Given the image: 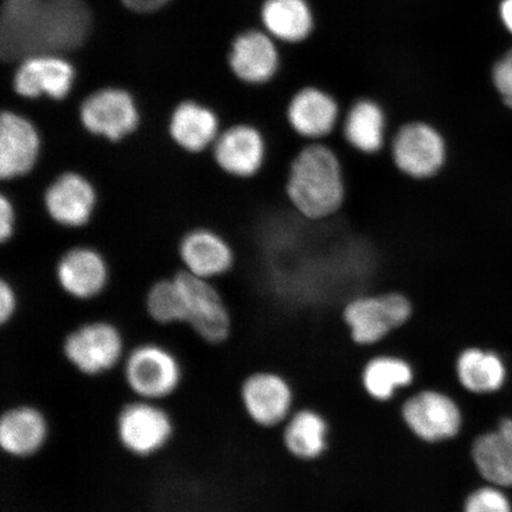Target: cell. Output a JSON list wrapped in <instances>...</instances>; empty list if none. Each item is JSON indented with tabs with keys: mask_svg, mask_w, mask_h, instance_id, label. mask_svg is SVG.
<instances>
[{
	"mask_svg": "<svg viewBox=\"0 0 512 512\" xmlns=\"http://www.w3.org/2000/svg\"><path fill=\"white\" fill-rule=\"evenodd\" d=\"M463 512H512V497L507 489L486 483L466 497Z\"/></svg>",
	"mask_w": 512,
	"mask_h": 512,
	"instance_id": "obj_29",
	"label": "cell"
},
{
	"mask_svg": "<svg viewBox=\"0 0 512 512\" xmlns=\"http://www.w3.org/2000/svg\"><path fill=\"white\" fill-rule=\"evenodd\" d=\"M492 82L504 105L512 110V50L492 68Z\"/></svg>",
	"mask_w": 512,
	"mask_h": 512,
	"instance_id": "obj_30",
	"label": "cell"
},
{
	"mask_svg": "<svg viewBox=\"0 0 512 512\" xmlns=\"http://www.w3.org/2000/svg\"><path fill=\"white\" fill-rule=\"evenodd\" d=\"M339 136L361 155L375 156L386 151L390 138L386 108L373 98H360L343 111Z\"/></svg>",
	"mask_w": 512,
	"mask_h": 512,
	"instance_id": "obj_15",
	"label": "cell"
},
{
	"mask_svg": "<svg viewBox=\"0 0 512 512\" xmlns=\"http://www.w3.org/2000/svg\"><path fill=\"white\" fill-rule=\"evenodd\" d=\"M72 64L57 55L42 54L27 57L14 76V89L25 99L41 96L55 101L66 99L74 86Z\"/></svg>",
	"mask_w": 512,
	"mask_h": 512,
	"instance_id": "obj_16",
	"label": "cell"
},
{
	"mask_svg": "<svg viewBox=\"0 0 512 512\" xmlns=\"http://www.w3.org/2000/svg\"><path fill=\"white\" fill-rule=\"evenodd\" d=\"M110 272L107 262L94 248L80 246L61 256L56 266V279L68 296L91 300L104 292Z\"/></svg>",
	"mask_w": 512,
	"mask_h": 512,
	"instance_id": "obj_19",
	"label": "cell"
},
{
	"mask_svg": "<svg viewBox=\"0 0 512 512\" xmlns=\"http://www.w3.org/2000/svg\"><path fill=\"white\" fill-rule=\"evenodd\" d=\"M146 311L160 325L187 323V306L175 277L162 279L146 294Z\"/></svg>",
	"mask_w": 512,
	"mask_h": 512,
	"instance_id": "obj_28",
	"label": "cell"
},
{
	"mask_svg": "<svg viewBox=\"0 0 512 512\" xmlns=\"http://www.w3.org/2000/svg\"><path fill=\"white\" fill-rule=\"evenodd\" d=\"M62 351L70 366L89 377L110 373L126 356L123 335L105 320L83 324L70 332Z\"/></svg>",
	"mask_w": 512,
	"mask_h": 512,
	"instance_id": "obj_6",
	"label": "cell"
},
{
	"mask_svg": "<svg viewBox=\"0 0 512 512\" xmlns=\"http://www.w3.org/2000/svg\"><path fill=\"white\" fill-rule=\"evenodd\" d=\"M414 317L411 298L398 291L364 293L349 300L342 319L354 342L373 345L393 331L403 328Z\"/></svg>",
	"mask_w": 512,
	"mask_h": 512,
	"instance_id": "obj_3",
	"label": "cell"
},
{
	"mask_svg": "<svg viewBox=\"0 0 512 512\" xmlns=\"http://www.w3.org/2000/svg\"><path fill=\"white\" fill-rule=\"evenodd\" d=\"M17 292L10 281H0V322L8 324L17 312Z\"/></svg>",
	"mask_w": 512,
	"mask_h": 512,
	"instance_id": "obj_32",
	"label": "cell"
},
{
	"mask_svg": "<svg viewBox=\"0 0 512 512\" xmlns=\"http://www.w3.org/2000/svg\"><path fill=\"white\" fill-rule=\"evenodd\" d=\"M42 150L41 134L24 115L5 111L0 117V177L3 181L28 175Z\"/></svg>",
	"mask_w": 512,
	"mask_h": 512,
	"instance_id": "obj_13",
	"label": "cell"
},
{
	"mask_svg": "<svg viewBox=\"0 0 512 512\" xmlns=\"http://www.w3.org/2000/svg\"><path fill=\"white\" fill-rule=\"evenodd\" d=\"M126 8L140 12V14H147V12L157 11L162 9L165 4L170 0H121Z\"/></svg>",
	"mask_w": 512,
	"mask_h": 512,
	"instance_id": "obj_33",
	"label": "cell"
},
{
	"mask_svg": "<svg viewBox=\"0 0 512 512\" xmlns=\"http://www.w3.org/2000/svg\"><path fill=\"white\" fill-rule=\"evenodd\" d=\"M43 203L55 223L64 228H81L92 220L98 195L89 179L69 171L48 185Z\"/></svg>",
	"mask_w": 512,
	"mask_h": 512,
	"instance_id": "obj_14",
	"label": "cell"
},
{
	"mask_svg": "<svg viewBox=\"0 0 512 512\" xmlns=\"http://www.w3.org/2000/svg\"><path fill=\"white\" fill-rule=\"evenodd\" d=\"M91 25L85 0H4L0 53L9 62L66 53L82 46Z\"/></svg>",
	"mask_w": 512,
	"mask_h": 512,
	"instance_id": "obj_1",
	"label": "cell"
},
{
	"mask_svg": "<svg viewBox=\"0 0 512 512\" xmlns=\"http://www.w3.org/2000/svg\"><path fill=\"white\" fill-rule=\"evenodd\" d=\"M328 440V424L322 415L306 409L288 420L284 431V443L288 451L300 459L310 460L325 451Z\"/></svg>",
	"mask_w": 512,
	"mask_h": 512,
	"instance_id": "obj_26",
	"label": "cell"
},
{
	"mask_svg": "<svg viewBox=\"0 0 512 512\" xmlns=\"http://www.w3.org/2000/svg\"><path fill=\"white\" fill-rule=\"evenodd\" d=\"M502 21L512 34V0H503L501 5Z\"/></svg>",
	"mask_w": 512,
	"mask_h": 512,
	"instance_id": "obj_34",
	"label": "cell"
},
{
	"mask_svg": "<svg viewBox=\"0 0 512 512\" xmlns=\"http://www.w3.org/2000/svg\"><path fill=\"white\" fill-rule=\"evenodd\" d=\"M49 432L47 416L40 409L12 407L0 419V447L12 458H30L47 444Z\"/></svg>",
	"mask_w": 512,
	"mask_h": 512,
	"instance_id": "obj_20",
	"label": "cell"
},
{
	"mask_svg": "<svg viewBox=\"0 0 512 512\" xmlns=\"http://www.w3.org/2000/svg\"><path fill=\"white\" fill-rule=\"evenodd\" d=\"M262 22L274 37L299 42L310 35L313 19L305 0H266Z\"/></svg>",
	"mask_w": 512,
	"mask_h": 512,
	"instance_id": "obj_25",
	"label": "cell"
},
{
	"mask_svg": "<svg viewBox=\"0 0 512 512\" xmlns=\"http://www.w3.org/2000/svg\"><path fill=\"white\" fill-rule=\"evenodd\" d=\"M458 381L472 394L491 395L501 392L509 381V367L501 354L491 349L467 348L458 356Z\"/></svg>",
	"mask_w": 512,
	"mask_h": 512,
	"instance_id": "obj_24",
	"label": "cell"
},
{
	"mask_svg": "<svg viewBox=\"0 0 512 512\" xmlns=\"http://www.w3.org/2000/svg\"><path fill=\"white\" fill-rule=\"evenodd\" d=\"M217 166L229 177L252 179L265 168L268 142L261 128L251 123H236L224 128L213 145Z\"/></svg>",
	"mask_w": 512,
	"mask_h": 512,
	"instance_id": "obj_10",
	"label": "cell"
},
{
	"mask_svg": "<svg viewBox=\"0 0 512 512\" xmlns=\"http://www.w3.org/2000/svg\"><path fill=\"white\" fill-rule=\"evenodd\" d=\"M174 277L182 288L190 328L204 342L219 344L226 341L232 330V318L221 293L210 280L195 277L185 270Z\"/></svg>",
	"mask_w": 512,
	"mask_h": 512,
	"instance_id": "obj_8",
	"label": "cell"
},
{
	"mask_svg": "<svg viewBox=\"0 0 512 512\" xmlns=\"http://www.w3.org/2000/svg\"><path fill=\"white\" fill-rule=\"evenodd\" d=\"M17 226V214L11 198L2 195L0 197V241L10 242L14 238Z\"/></svg>",
	"mask_w": 512,
	"mask_h": 512,
	"instance_id": "obj_31",
	"label": "cell"
},
{
	"mask_svg": "<svg viewBox=\"0 0 512 512\" xmlns=\"http://www.w3.org/2000/svg\"><path fill=\"white\" fill-rule=\"evenodd\" d=\"M80 121L93 136L115 143L137 130L140 115L130 93L120 88H104L82 102Z\"/></svg>",
	"mask_w": 512,
	"mask_h": 512,
	"instance_id": "obj_9",
	"label": "cell"
},
{
	"mask_svg": "<svg viewBox=\"0 0 512 512\" xmlns=\"http://www.w3.org/2000/svg\"><path fill=\"white\" fill-rule=\"evenodd\" d=\"M128 389L138 399L159 402L174 395L183 380V369L174 352L156 343L132 349L123 362Z\"/></svg>",
	"mask_w": 512,
	"mask_h": 512,
	"instance_id": "obj_5",
	"label": "cell"
},
{
	"mask_svg": "<svg viewBox=\"0 0 512 512\" xmlns=\"http://www.w3.org/2000/svg\"><path fill=\"white\" fill-rule=\"evenodd\" d=\"M387 150L396 169L415 181L439 176L448 160V144L443 132L424 120L401 125L390 136Z\"/></svg>",
	"mask_w": 512,
	"mask_h": 512,
	"instance_id": "obj_4",
	"label": "cell"
},
{
	"mask_svg": "<svg viewBox=\"0 0 512 512\" xmlns=\"http://www.w3.org/2000/svg\"><path fill=\"white\" fill-rule=\"evenodd\" d=\"M179 258L185 271L211 280L233 271L236 252L227 239L207 228H196L179 242Z\"/></svg>",
	"mask_w": 512,
	"mask_h": 512,
	"instance_id": "obj_18",
	"label": "cell"
},
{
	"mask_svg": "<svg viewBox=\"0 0 512 512\" xmlns=\"http://www.w3.org/2000/svg\"><path fill=\"white\" fill-rule=\"evenodd\" d=\"M286 195L306 219L326 220L338 214L347 197V178L334 147L328 142L307 143L288 169Z\"/></svg>",
	"mask_w": 512,
	"mask_h": 512,
	"instance_id": "obj_2",
	"label": "cell"
},
{
	"mask_svg": "<svg viewBox=\"0 0 512 512\" xmlns=\"http://www.w3.org/2000/svg\"><path fill=\"white\" fill-rule=\"evenodd\" d=\"M343 110L334 94L317 86L299 88L286 107L293 132L306 142H325L341 125Z\"/></svg>",
	"mask_w": 512,
	"mask_h": 512,
	"instance_id": "obj_11",
	"label": "cell"
},
{
	"mask_svg": "<svg viewBox=\"0 0 512 512\" xmlns=\"http://www.w3.org/2000/svg\"><path fill=\"white\" fill-rule=\"evenodd\" d=\"M241 401L249 419L261 427L284 422L292 408V389L283 377L273 373H255L242 383Z\"/></svg>",
	"mask_w": 512,
	"mask_h": 512,
	"instance_id": "obj_17",
	"label": "cell"
},
{
	"mask_svg": "<svg viewBox=\"0 0 512 512\" xmlns=\"http://www.w3.org/2000/svg\"><path fill=\"white\" fill-rule=\"evenodd\" d=\"M409 430L427 443L456 438L463 426V414L450 396L425 390L412 396L402 407Z\"/></svg>",
	"mask_w": 512,
	"mask_h": 512,
	"instance_id": "obj_12",
	"label": "cell"
},
{
	"mask_svg": "<svg viewBox=\"0 0 512 512\" xmlns=\"http://www.w3.org/2000/svg\"><path fill=\"white\" fill-rule=\"evenodd\" d=\"M115 431L120 445L128 453L146 458L168 446L174 437L175 425L158 402L138 399L120 409Z\"/></svg>",
	"mask_w": 512,
	"mask_h": 512,
	"instance_id": "obj_7",
	"label": "cell"
},
{
	"mask_svg": "<svg viewBox=\"0 0 512 512\" xmlns=\"http://www.w3.org/2000/svg\"><path fill=\"white\" fill-rule=\"evenodd\" d=\"M414 373L409 363L398 357L381 356L368 362L362 381L367 393L379 401L393 398L399 389L413 382Z\"/></svg>",
	"mask_w": 512,
	"mask_h": 512,
	"instance_id": "obj_27",
	"label": "cell"
},
{
	"mask_svg": "<svg viewBox=\"0 0 512 512\" xmlns=\"http://www.w3.org/2000/svg\"><path fill=\"white\" fill-rule=\"evenodd\" d=\"M471 457L485 483L512 490V416H504L494 430L478 435Z\"/></svg>",
	"mask_w": 512,
	"mask_h": 512,
	"instance_id": "obj_21",
	"label": "cell"
},
{
	"mask_svg": "<svg viewBox=\"0 0 512 512\" xmlns=\"http://www.w3.org/2000/svg\"><path fill=\"white\" fill-rule=\"evenodd\" d=\"M220 119L209 107L184 101L172 112L169 133L174 143L189 153H201L220 136Z\"/></svg>",
	"mask_w": 512,
	"mask_h": 512,
	"instance_id": "obj_23",
	"label": "cell"
},
{
	"mask_svg": "<svg viewBox=\"0 0 512 512\" xmlns=\"http://www.w3.org/2000/svg\"><path fill=\"white\" fill-rule=\"evenodd\" d=\"M229 64L236 78L248 85H265L279 68V55L270 37L249 31L236 38Z\"/></svg>",
	"mask_w": 512,
	"mask_h": 512,
	"instance_id": "obj_22",
	"label": "cell"
}]
</instances>
